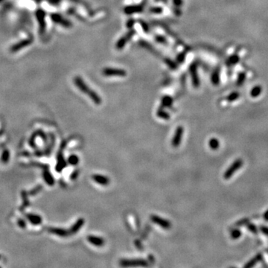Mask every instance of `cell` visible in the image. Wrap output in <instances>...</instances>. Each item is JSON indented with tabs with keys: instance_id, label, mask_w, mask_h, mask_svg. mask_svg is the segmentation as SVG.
I'll list each match as a JSON object with an SVG mask.
<instances>
[{
	"instance_id": "cell-18",
	"label": "cell",
	"mask_w": 268,
	"mask_h": 268,
	"mask_svg": "<svg viewBox=\"0 0 268 268\" xmlns=\"http://www.w3.org/2000/svg\"><path fill=\"white\" fill-rule=\"evenodd\" d=\"M261 92H262V88H261V86L257 85L255 86L254 87H252V90L250 91V96L252 98H257L261 95Z\"/></svg>"
},
{
	"instance_id": "cell-33",
	"label": "cell",
	"mask_w": 268,
	"mask_h": 268,
	"mask_svg": "<svg viewBox=\"0 0 268 268\" xmlns=\"http://www.w3.org/2000/svg\"><path fill=\"white\" fill-rule=\"evenodd\" d=\"M173 2H174V5H176L177 7H180L183 4V0H173Z\"/></svg>"
},
{
	"instance_id": "cell-12",
	"label": "cell",
	"mask_w": 268,
	"mask_h": 268,
	"mask_svg": "<svg viewBox=\"0 0 268 268\" xmlns=\"http://www.w3.org/2000/svg\"><path fill=\"white\" fill-rule=\"evenodd\" d=\"M87 241L96 247H103L105 244V241L103 238L96 235L87 236Z\"/></svg>"
},
{
	"instance_id": "cell-26",
	"label": "cell",
	"mask_w": 268,
	"mask_h": 268,
	"mask_svg": "<svg viewBox=\"0 0 268 268\" xmlns=\"http://www.w3.org/2000/svg\"><path fill=\"white\" fill-rule=\"evenodd\" d=\"M246 226L247 230H249V231H250L251 232L253 233V234L255 235L258 234V228H257V227L255 225V224L249 222Z\"/></svg>"
},
{
	"instance_id": "cell-38",
	"label": "cell",
	"mask_w": 268,
	"mask_h": 268,
	"mask_svg": "<svg viewBox=\"0 0 268 268\" xmlns=\"http://www.w3.org/2000/svg\"><path fill=\"white\" fill-rule=\"evenodd\" d=\"M267 254H268V249H267Z\"/></svg>"
},
{
	"instance_id": "cell-25",
	"label": "cell",
	"mask_w": 268,
	"mask_h": 268,
	"mask_svg": "<svg viewBox=\"0 0 268 268\" xmlns=\"http://www.w3.org/2000/svg\"><path fill=\"white\" fill-rule=\"evenodd\" d=\"M68 162H69L70 165H76L79 163V158L78 156H77L76 155H71L70 156L68 159Z\"/></svg>"
},
{
	"instance_id": "cell-35",
	"label": "cell",
	"mask_w": 268,
	"mask_h": 268,
	"mask_svg": "<svg viewBox=\"0 0 268 268\" xmlns=\"http://www.w3.org/2000/svg\"><path fill=\"white\" fill-rule=\"evenodd\" d=\"M141 26H142V28H143V29H144V31H146V32H147V31H148V26H147V24L145 23V22H141Z\"/></svg>"
},
{
	"instance_id": "cell-11",
	"label": "cell",
	"mask_w": 268,
	"mask_h": 268,
	"mask_svg": "<svg viewBox=\"0 0 268 268\" xmlns=\"http://www.w3.org/2000/svg\"><path fill=\"white\" fill-rule=\"evenodd\" d=\"M262 259H263V254L261 253V252H258V253L256 254L253 258H252L249 261H248L244 265V267L250 268L254 267L255 264H257L258 262L262 261Z\"/></svg>"
},
{
	"instance_id": "cell-19",
	"label": "cell",
	"mask_w": 268,
	"mask_h": 268,
	"mask_svg": "<svg viewBox=\"0 0 268 268\" xmlns=\"http://www.w3.org/2000/svg\"><path fill=\"white\" fill-rule=\"evenodd\" d=\"M156 115H157L158 117L162 118V119L168 120L170 118V115L168 114V113L166 112L165 110H164L162 107H160L159 110H158L157 113H156Z\"/></svg>"
},
{
	"instance_id": "cell-31",
	"label": "cell",
	"mask_w": 268,
	"mask_h": 268,
	"mask_svg": "<svg viewBox=\"0 0 268 268\" xmlns=\"http://www.w3.org/2000/svg\"><path fill=\"white\" fill-rule=\"evenodd\" d=\"M185 58H186V54L185 53H181L177 56V61L179 63H183V61L185 60Z\"/></svg>"
},
{
	"instance_id": "cell-36",
	"label": "cell",
	"mask_w": 268,
	"mask_h": 268,
	"mask_svg": "<svg viewBox=\"0 0 268 268\" xmlns=\"http://www.w3.org/2000/svg\"><path fill=\"white\" fill-rule=\"evenodd\" d=\"M78 171H75V172H74V174H72V176H71V178H72V180H75V179L77 178V177H78Z\"/></svg>"
},
{
	"instance_id": "cell-15",
	"label": "cell",
	"mask_w": 268,
	"mask_h": 268,
	"mask_svg": "<svg viewBox=\"0 0 268 268\" xmlns=\"http://www.w3.org/2000/svg\"><path fill=\"white\" fill-rule=\"evenodd\" d=\"M211 81L214 86H218L221 82V78H220V69L217 67L214 69L211 75Z\"/></svg>"
},
{
	"instance_id": "cell-16",
	"label": "cell",
	"mask_w": 268,
	"mask_h": 268,
	"mask_svg": "<svg viewBox=\"0 0 268 268\" xmlns=\"http://www.w3.org/2000/svg\"><path fill=\"white\" fill-rule=\"evenodd\" d=\"M49 231L51 233L57 235L61 236V237H67V236L70 235L69 230H66L64 229L61 228H50Z\"/></svg>"
},
{
	"instance_id": "cell-13",
	"label": "cell",
	"mask_w": 268,
	"mask_h": 268,
	"mask_svg": "<svg viewBox=\"0 0 268 268\" xmlns=\"http://www.w3.org/2000/svg\"><path fill=\"white\" fill-rule=\"evenodd\" d=\"M84 219L83 218H79L76 221V222L72 226V227L70 228L69 230V232H70V235H74V234H76L81 228H82L83 226L84 225Z\"/></svg>"
},
{
	"instance_id": "cell-28",
	"label": "cell",
	"mask_w": 268,
	"mask_h": 268,
	"mask_svg": "<svg viewBox=\"0 0 268 268\" xmlns=\"http://www.w3.org/2000/svg\"><path fill=\"white\" fill-rule=\"evenodd\" d=\"M150 12L155 14H160L163 12V9L161 7H153L150 9Z\"/></svg>"
},
{
	"instance_id": "cell-4",
	"label": "cell",
	"mask_w": 268,
	"mask_h": 268,
	"mask_svg": "<svg viewBox=\"0 0 268 268\" xmlns=\"http://www.w3.org/2000/svg\"><path fill=\"white\" fill-rule=\"evenodd\" d=\"M102 73L107 77H124L127 75V72L124 69L118 68H105L102 71Z\"/></svg>"
},
{
	"instance_id": "cell-23",
	"label": "cell",
	"mask_w": 268,
	"mask_h": 268,
	"mask_svg": "<svg viewBox=\"0 0 268 268\" xmlns=\"http://www.w3.org/2000/svg\"><path fill=\"white\" fill-rule=\"evenodd\" d=\"M239 61H240V58H239L238 55L237 54H234V55H231V56L229 58L228 63L230 65L233 66L237 64L239 62Z\"/></svg>"
},
{
	"instance_id": "cell-34",
	"label": "cell",
	"mask_w": 268,
	"mask_h": 268,
	"mask_svg": "<svg viewBox=\"0 0 268 268\" xmlns=\"http://www.w3.org/2000/svg\"><path fill=\"white\" fill-rule=\"evenodd\" d=\"M133 25H134V20H133V19H129L128 21H127V27L128 28H131L133 26Z\"/></svg>"
},
{
	"instance_id": "cell-14",
	"label": "cell",
	"mask_w": 268,
	"mask_h": 268,
	"mask_svg": "<svg viewBox=\"0 0 268 268\" xmlns=\"http://www.w3.org/2000/svg\"><path fill=\"white\" fill-rule=\"evenodd\" d=\"M52 18L54 22H57V23L60 24V25H63L64 27H67V28L70 27L72 25V24H71V22L67 20V19H64L62 16L58 14L52 15Z\"/></svg>"
},
{
	"instance_id": "cell-5",
	"label": "cell",
	"mask_w": 268,
	"mask_h": 268,
	"mask_svg": "<svg viewBox=\"0 0 268 268\" xmlns=\"http://www.w3.org/2000/svg\"><path fill=\"white\" fill-rule=\"evenodd\" d=\"M189 72H190L191 77H192V81L194 87L198 88L201 85V81H200L199 75H198V66L195 63L191 64L189 67Z\"/></svg>"
},
{
	"instance_id": "cell-9",
	"label": "cell",
	"mask_w": 268,
	"mask_h": 268,
	"mask_svg": "<svg viewBox=\"0 0 268 268\" xmlns=\"http://www.w3.org/2000/svg\"><path fill=\"white\" fill-rule=\"evenodd\" d=\"M92 179L94 180L96 183H98V184L101 185V186H108L110 183V180L109 177H106V176L101 175V174H93L92 176Z\"/></svg>"
},
{
	"instance_id": "cell-30",
	"label": "cell",
	"mask_w": 268,
	"mask_h": 268,
	"mask_svg": "<svg viewBox=\"0 0 268 268\" xmlns=\"http://www.w3.org/2000/svg\"><path fill=\"white\" fill-rule=\"evenodd\" d=\"M166 60L167 61H166V64H168L171 69H176V68H177V64H176L174 61H171L170 59H166Z\"/></svg>"
},
{
	"instance_id": "cell-10",
	"label": "cell",
	"mask_w": 268,
	"mask_h": 268,
	"mask_svg": "<svg viewBox=\"0 0 268 268\" xmlns=\"http://www.w3.org/2000/svg\"><path fill=\"white\" fill-rule=\"evenodd\" d=\"M144 9V6L141 4H135V5H129L124 8V12L126 14H133V13H140Z\"/></svg>"
},
{
	"instance_id": "cell-27",
	"label": "cell",
	"mask_w": 268,
	"mask_h": 268,
	"mask_svg": "<svg viewBox=\"0 0 268 268\" xmlns=\"http://www.w3.org/2000/svg\"><path fill=\"white\" fill-rule=\"evenodd\" d=\"M249 222V218H242V219L239 220V221H238L235 224V227H243V226L247 225V224Z\"/></svg>"
},
{
	"instance_id": "cell-24",
	"label": "cell",
	"mask_w": 268,
	"mask_h": 268,
	"mask_svg": "<svg viewBox=\"0 0 268 268\" xmlns=\"http://www.w3.org/2000/svg\"><path fill=\"white\" fill-rule=\"evenodd\" d=\"M241 234L242 232L241 231V230H239V229H235V230H233L230 232V237H231L232 239L236 240V239L239 238L241 236Z\"/></svg>"
},
{
	"instance_id": "cell-22",
	"label": "cell",
	"mask_w": 268,
	"mask_h": 268,
	"mask_svg": "<svg viewBox=\"0 0 268 268\" xmlns=\"http://www.w3.org/2000/svg\"><path fill=\"white\" fill-rule=\"evenodd\" d=\"M209 147H210V148L212 149V150H218V147H219L220 142H219V141L217 139V138H212L209 140Z\"/></svg>"
},
{
	"instance_id": "cell-17",
	"label": "cell",
	"mask_w": 268,
	"mask_h": 268,
	"mask_svg": "<svg viewBox=\"0 0 268 268\" xmlns=\"http://www.w3.org/2000/svg\"><path fill=\"white\" fill-rule=\"evenodd\" d=\"M173 104V98L171 96H165L162 98V107H170Z\"/></svg>"
},
{
	"instance_id": "cell-20",
	"label": "cell",
	"mask_w": 268,
	"mask_h": 268,
	"mask_svg": "<svg viewBox=\"0 0 268 268\" xmlns=\"http://www.w3.org/2000/svg\"><path fill=\"white\" fill-rule=\"evenodd\" d=\"M246 81V74L244 72H240L238 75L237 81H236V85L241 87L244 84V83Z\"/></svg>"
},
{
	"instance_id": "cell-29",
	"label": "cell",
	"mask_w": 268,
	"mask_h": 268,
	"mask_svg": "<svg viewBox=\"0 0 268 268\" xmlns=\"http://www.w3.org/2000/svg\"><path fill=\"white\" fill-rule=\"evenodd\" d=\"M259 230L261 231V232L263 233V234L268 236V227H266V226H261V227H259Z\"/></svg>"
},
{
	"instance_id": "cell-2",
	"label": "cell",
	"mask_w": 268,
	"mask_h": 268,
	"mask_svg": "<svg viewBox=\"0 0 268 268\" xmlns=\"http://www.w3.org/2000/svg\"><path fill=\"white\" fill-rule=\"evenodd\" d=\"M120 265L122 267H147L149 262L147 260L141 258L122 259L120 261Z\"/></svg>"
},
{
	"instance_id": "cell-37",
	"label": "cell",
	"mask_w": 268,
	"mask_h": 268,
	"mask_svg": "<svg viewBox=\"0 0 268 268\" xmlns=\"http://www.w3.org/2000/svg\"><path fill=\"white\" fill-rule=\"evenodd\" d=\"M263 218H264V219L266 221H268V209L264 213V215H263Z\"/></svg>"
},
{
	"instance_id": "cell-6",
	"label": "cell",
	"mask_w": 268,
	"mask_h": 268,
	"mask_svg": "<svg viewBox=\"0 0 268 268\" xmlns=\"http://www.w3.org/2000/svg\"><path fill=\"white\" fill-rule=\"evenodd\" d=\"M135 34V31L134 30H130L126 34H124L123 37H121L119 40L117 41L116 45H115V47L118 50H121V49H124V46L127 45V43H128L129 40L133 37L134 34Z\"/></svg>"
},
{
	"instance_id": "cell-32",
	"label": "cell",
	"mask_w": 268,
	"mask_h": 268,
	"mask_svg": "<svg viewBox=\"0 0 268 268\" xmlns=\"http://www.w3.org/2000/svg\"><path fill=\"white\" fill-rule=\"evenodd\" d=\"M156 40L159 42V43H164V44H165V43H166V40H165V39L163 37H162V36H157V37H156Z\"/></svg>"
},
{
	"instance_id": "cell-1",
	"label": "cell",
	"mask_w": 268,
	"mask_h": 268,
	"mask_svg": "<svg viewBox=\"0 0 268 268\" xmlns=\"http://www.w3.org/2000/svg\"><path fill=\"white\" fill-rule=\"evenodd\" d=\"M74 83H75V85L76 86V87H78L83 93L87 94L96 104L98 105L101 104L102 99L101 98L99 95L96 92H95L94 90H92L90 87H89V86L86 84L85 81H84L81 77L80 76L75 77V79H74Z\"/></svg>"
},
{
	"instance_id": "cell-7",
	"label": "cell",
	"mask_w": 268,
	"mask_h": 268,
	"mask_svg": "<svg viewBox=\"0 0 268 268\" xmlns=\"http://www.w3.org/2000/svg\"><path fill=\"white\" fill-rule=\"evenodd\" d=\"M150 220H151L152 222L159 225V227H162L164 230H169L171 227V224L170 223V221H168L166 219H164V218H161V217L157 216V215H151L150 216Z\"/></svg>"
},
{
	"instance_id": "cell-8",
	"label": "cell",
	"mask_w": 268,
	"mask_h": 268,
	"mask_svg": "<svg viewBox=\"0 0 268 268\" xmlns=\"http://www.w3.org/2000/svg\"><path fill=\"white\" fill-rule=\"evenodd\" d=\"M183 131H184V129L181 126H180L176 129L175 133H174V137L171 140V144H172L173 147H177L180 145L182 138H183Z\"/></svg>"
},
{
	"instance_id": "cell-21",
	"label": "cell",
	"mask_w": 268,
	"mask_h": 268,
	"mask_svg": "<svg viewBox=\"0 0 268 268\" xmlns=\"http://www.w3.org/2000/svg\"><path fill=\"white\" fill-rule=\"evenodd\" d=\"M239 97H240V93H238V92H232L227 96L226 100L229 102H232L237 100Z\"/></svg>"
},
{
	"instance_id": "cell-3",
	"label": "cell",
	"mask_w": 268,
	"mask_h": 268,
	"mask_svg": "<svg viewBox=\"0 0 268 268\" xmlns=\"http://www.w3.org/2000/svg\"><path fill=\"white\" fill-rule=\"evenodd\" d=\"M243 165V160L241 159H237L234 161L232 164L230 165V166L227 168V171L224 174V178L225 180H230L232 177L235 174V173L240 169Z\"/></svg>"
}]
</instances>
